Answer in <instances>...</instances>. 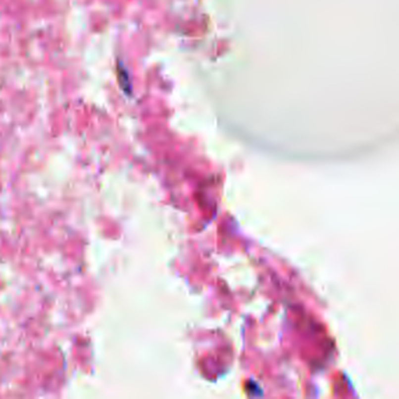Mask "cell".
Segmentation results:
<instances>
[{
	"label": "cell",
	"instance_id": "6da1fadb",
	"mask_svg": "<svg viewBox=\"0 0 399 399\" xmlns=\"http://www.w3.org/2000/svg\"><path fill=\"white\" fill-rule=\"evenodd\" d=\"M117 69H118V81H120L122 89H123L127 94H131V82L127 69L124 68V66H121V64L118 66Z\"/></svg>",
	"mask_w": 399,
	"mask_h": 399
}]
</instances>
